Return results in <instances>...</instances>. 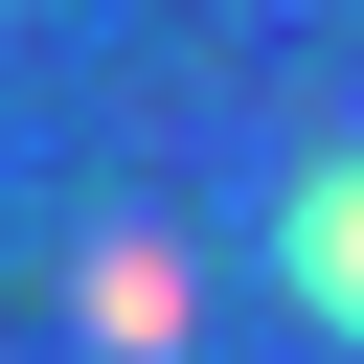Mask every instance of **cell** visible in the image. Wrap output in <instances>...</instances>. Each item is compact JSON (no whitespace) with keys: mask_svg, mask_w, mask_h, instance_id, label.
Here are the masks:
<instances>
[{"mask_svg":"<svg viewBox=\"0 0 364 364\" xmlns=\"http://www.w3.org/2000/svg\"><path fill=\"white\" fill-rule=\"evenodd\" d=\"M318 296L364 318V182H318Z\"/></svg>","mask_w":364,"mask_h":364,"instance_id":"obj_1","label":"cell"}]
</instances>
